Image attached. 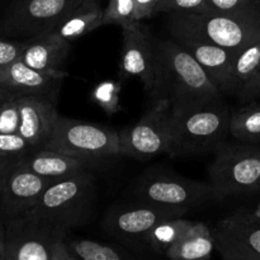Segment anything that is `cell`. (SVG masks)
I'll use <instances>...</instances> for the list:
<instances>
[{
	"label": "cell",
	"mask_w": 260,
	"mask_h": 260,
	"mask_svg": "<svg viewBox=\"0 0 260 260\" xmlns=\"http://www.w3.org/2000/svg\"><path fill=\"white\" fill-rule=\"evenodd\" d=\"M173 38L196 58L222 94L231 93V73L236 53L188 36H173Z\"/></svg>",
	"instance_id": "17"
},
{
	"label": "cell",
	"mask_w": 260,
	"mask_h": 260,
	"mask_svg": "<svg viewBox=\"0 0 260 260\" xmlns=\"http://www.w3.org/2000/svg\"><path fill=\"white\" fill-rule=\"evenodd\" d=\"M141 202L189 211L210 200H216L210 183L188 180L169 174H150L136 188Z\"/></svg>",
	"instance_id": "8"
},
{
	"label": "cell",
	"mask_w": 260,
	"mask_h": 260,
	"mask_svg": "<svg viewBox=\"0 0 260 260\" xmlns=\"http://www.w3.org/2000/svg\"><path fill=\"white\" fill-rule=\"evenodd\" d=\"M4 249H5V228L4 222L0 218V258L4 255Z\"/></svg>",
	"instance_id": "36"
},
{
	"label": "cell",
	"mask_w": 260,
	"mask_h": 260,
	"mask_svg": "<svg viewBox=\"0 0 260 260\" xmlns=\"http://www.w3.org/2000/svg\"><path fill=\"white\" fill-rule=\"evenodd\" d=\"M36 151L19 134H0V157H23Z\"/></svg>",
	"instance_id": "29"
},
{
	"label": "cell",
	"mask_w": 260,
	"mask_h": 260,
	"mask_svg": "<svg viewBox=\"0 0 260 260\" xmlns=\"http://www.w3.org/2000/svg\"><path fill=\"white\" fill-rule=\"evenodd\" d=\"M151 93L156 99H168L172 107L222 99V91L174 38L155 43V84Z\"/></svg>",
	"instance_id": "1"
},
{
	"label": "cell",
	"mask_w": 260,
	"mask_h": 260,
	"mask_svg": "<svg viewBox=\"0 0 260 260\" xmlns=\"http://www.w3.org/2000/svg\"><path fill=\"white\" fill-rule=\"evenodd\" d=\"M19 159L20 157H0V190H2L8 173L10 172V169L14 167V164Z\"/></svg>",
	"instance_id": "35"
},
{
	"label": "cell",
	"mask_w": 260,
	"mask_h": 260,
	"mask_svg": "<svg viewBox=\"0 0 260 260\" xmlns=\"http://www.w3.org/2000/svg\"><path fill=\"white\" fill-rule=\"evenodd\" d=\"M103 15L101 0H73L52 32L73 42L102 27Z\"/></svg>",
	"instance_id": "20"
},
{
	"label": "cell",
	"mask_w": 260,
	"mask_h": 260,
	"mask_svg": "<svg viewBox=\"0 0 260 260\" xmlns=\"http://www.w3.org/2000/svg\"><path fill=\"white\" fill-rule=\"evenodd\" d=\"M137 23L135 19L134 0H109L108 5L104 8L103 25L117 24L123 29Z\"/></svg>",
	"instance_id": "28"
},
{
	"label": "cell",
	"mask_w": 260,
	"mask_h": 260,
	"mask_svg": "<svg viewBox=\"0 0 260 260\" xmlns=\"http://www.w3.org/2000/svg\"><path fill=\"white\" fill-rule=\"evenodd\" d=\"M68 245L71 251L81 260H135L114 246L94 240L79 239L69 241Z\"/></svg>",
	"instance_id": "25"
},
{
	"label": "cell",
	"mask_w": 260,
	"mask_h": 260,
	"mask_svg": "<svg viewBox=\"0 0 260 260\" xmlns=\"http://www.w3.org/2000/svg\"><path fill=\"white\" fill-rule=\"evenodd\" d=\"M172 103L156 99L154 106L135 124L119 132L121 155L147 160L167 154Z\"/></svg>",
	"instance_id": "7"
},
{
	"label": "cell",
	"mask_w": 260,
	"mask_h": 260,
	"mask_svg": "<svg viewBox=\"0 0 260 260\" xmlns=\"http://www.w3.org/2000/svg\"><path fill=\"white\" fill-rule=\"evenodd\" d=\"M260 71V42L236 53L231 73V93H240Z\"/></svg>",
	"instance_id": "23"
},
{
	"label": "cell",
	"mask_w": 260,
	"mask_h": 260,
	"mask_svg": "<svg viewBox=\"0 0 260 260\" xmlns=\"http://www.w3.org/2000/svg\"><path fill=\"white\" fill-rule=\"evenodd\" d=\"M99 160L71 156L51 150H36L18 160V164L25 169L50 179H61L78 173L93 170Z\"/></svg>",
	"instance_id": "18"
},
{
	"label": "cell",
	"mask_w": 260,
	"mask_h": 260,
	"mask_svg": "<svg viewBox=\"0 0 260 260\" xmlns=\"http://www.w3.org/2000/svg\"><path fill=\"white\" fill-rule=\"evenodd\" d=\"M206 0H160L155 9L156 13H200L205 7Z\"/></svg>",
	"instance_id": "30"
},
{
	"label": "cell",
	"mask_w": 260,
	"mask_h": 260,
	"mask_svg": "<svg viewBox=\"0 0 260 260\" xmlns=\"http://www.w3.org/2000/svg\"><path fill=\"white\" fill-rule=\"evenodd\" d=\"M123 43L119 69L127 78L141 81L145 89L152 91L155 84V45L141 23L123 28Z\"/></svg>",
	"instance_id": "14"
},
{
	"label": "cell",
	"mask_w": 260,
	"mask_h": 260,
	"mask_svg": "<svg viewBox=\"0 0 260 260\" xmlns=\"http://www.w3.org/2000/svg\"><path fill=\"white\" fill-rule=\"evenodd\" d=\"M231 114L220 101L172 107L167 154L173 157L217 151L230 134Z\"/></svg>",
	"instance_id": "2"
},
{
	"label": "cell",
	"mask_w": 260,
	"mask_h": 260,
	"mask_svg": "<svg viewBox=\"0 0 260 260\" xmlns=\"http://www.w3.org/2000/svg\"><path fill=\"white\" fill-rule=\"evenodd\" d=\"M5 260H52L65 236L27 217L5 220Z\"/></svg>",
	"instance_id": "10"
},
{
	"label": "cell",
	"mask_w": 260,
	"mask_h": 260,
	"mask_svg": "<svg viewBox=\"0 0 260 260\" xmlns=\"http://www.w3.org/2000/svg\"><path fill=\"white\" fill-rule=\"evenodd\" d=\"M259 94H260V71L258 75H256L255 78L248 84V85H245L243 89H241V91L239 93V96H240V101L246 102L249 101V99L255 98V96L259 95Z\"/></svg>",
	"instance_id": "33"
},
{
	"label": "cell",
	"mask_w": 260,
	"mask_h": 260,
	"mask_svg": "<svg viewBox=\"0 0 260 260\" xmlns=\"http://www.w3.org/2000/svg\"><path fill=\"white\" fill-rule=\"evenodd\" d=\"M200 13L260 17V0H206Z\"/></svg>",
	"instance_id": "26"
},
{
	"label": "cell",
	"mask_w": 260,
	"mask_h": 260,
	"mask_svg": "<svg viewBox=\"0 0 260 260\" xmlns=\"http://www.w3.org/2000/svg\"><path fill=\"white\" fill-rule=\"evenodd\" d=\"M45 150L102 160L121 155L119 132L106 126L58 116Z\"/></svg>",
	"instance_id": "6"
},
{
	"label": "cell",
	"mask_w": 260,
	"mask_h": 260,
	"mask_svg": "<svg viewBox=\"0 0 260 260\" xmlns=\"http://www.w3.org/2000/svg\"><path fill=\"white\" fill-rule=\"evenodd\" d=\"M55 180L41 177L15 162L0 190V218L5 221L27 215Z\"/></svg>",
	"instance_id": "13"
},
{
	"label": "cell",
	"mask_w": 260,
	"mask_h": 260,
	"mask_svg": "<svg viewBox=\"0 0 260 260\" xmlns=\"http://www.w3.org/2000/svg\"><path fill=\"white\" fill-rule=\"evenodd\" d=\"M19 102L18 93L0 88V134H18Z\"/></svg>",
	"instance_id": "27"
},
{
	"label": "cell",
	"mask_w": 260,
	"mask_h": 260,
	"mask_svg": "<svg viewBox=\"0 0 260 260\" xmlns=\"http://www.w3.org/2000/svg\"><path fill=\"white\" fill-rule=\"evenodd\" d=\"M135 2V19L141 23L144 19L151 18L155 14L160 0H134Z\"/></svg>",
	"instance_id": "32"
},
{
	"label": "cell",
	"mask_w": 260,
	"mask_h": 260,
	"mask_svg": "<svg viewBox=\"0 0 260 260\" xmlns=\"http://www.w3.org/2000/svg\"><path fill=\"white\" fill-rule=\"evenodd\" d=\"M173 36H188L239 53L260 42V17L218 13H170Z\"/></svg>",
	"instance_id": "4"
},
{
	"label": "cell",
	"mask_w": 260,
	"mask_h": 260,
	"mask_svg": "<svg viewBox=\"0 0 260 260\" xmlns=\"http://www.w3.org/2000/svg\"><path fill=\"white\" fill-rule=\"evenodd\" d=\"M66 71L52 74L36 70L20 60L0 68V88L25 95H40L55 101Z\"/></svg>",
	"instance_id": "16"
},
{
	"label": "cell",
	"mask_w": 260,
	"mask_h": 260,
	"mask_svg": "<svg viewBox=\"0 0 260 260\" xmlns=\"http://www.w3.org/2000/svg\"><path fill=\"white\" fill-rule=\"evenodd\" d=\"M19 129L18 134L27 140L35 150H41L50 139L58 113L55 101L46 96L18 93Z\"/></svg>",
	"instance_id": "15"
},
{
	"label": "cell",
	"mask_w": 260,
	"mask_h": 260,
	"mask_svg": "<svg viewBox=\"0 0 260 260\" xmlns=\"http://www.w3.org/2000/svg\"><path fill=\"white\" fill-rule=\"evenodd\" d=\"M222 258L260 260V220L236 212L218 221L212 230Z\"/></svg>",
	"instance_id": "12"
},
{
	"label": "cell",
	"mask_w": 260,
	"mask_h": 260,
	"mask_svg": "<svg viewBox=\"0 0 260 260\" xmlns=\"http://www.w3.org/2000/svg\"><path fill=\"white\" fill-rule=\"evenodd\" d=\"M52 260H81V259L71 251V249L69 248L68 243H66L65 239H63V240H61L60 243L56 245Z\"/></svg>",
	"instance_id": "34"
},
{
	"label": "cell",
	"mask_w": 260,
	"mask_h": 260,
	"mask_svg": "<svg viewBox=\"0 0 260 260\" xmlns=\"http://www.w3.org/2000/svg\"><path fill=\"white\" fill-rule=\"evenodd\" d=\"M216 249L215 236L206 223L194 221L189 230L167 251L169 260H210Z\"/></svg>",
	"instance_id": "21"
},
{
	"label": "cell",
	"mask_w": 260,
	"mask_h": 260,
	"mask_svg": "<svg viewBox=\"0 0 260 260\" xmlns=\"http://www.w3.org/2000/svg\"><path fill=\"white\" fill-rule=\"evenodd\" d=\"M194 221L187 220L183 217L170 218V220L162 221L159 225L149 231L144 236L142 241L150 246L154 251L159 254H167V251L172 248L174 244L179 241V239L187 233L193 225Z\"/></svg>",
	"instance_id": "22"
},
{
	"label": "cell",
	"mask_w": 260,
	"mask_h": 260,
	"mask_svg": "<svg viewBox=\"0 0 260 260\" xmlns=\"http://www.w3.org/2000/svg\"><path fill=\"white\" fill-rule=\"evenodd\" d=\"M25 47V41L4 40L0 38V68L19 60Z\"/></svg>",
	"instance_id": "31"
},
{
	"label": "cell",
	"mask_w": 260,
	"mask_h": 260,
	"mask_svg": "<svg viewBox=\"0 0 260 260\" xmlns=\"http://www.w3.org/2000/svg\"><path fill=\"white\" fill-rule=\"evenodd\" d=\"M188 211L141 202L122 206L107 213L103 228L109 235L123 240H141L162 221L183 217Z\"/></svg>",
	"instance_id": "11"
},
{
	"label": "cell",
	"mask_w": 260,
	"mask_h": 260,
	"mask_svg": "<svg viewBox=\"0 0 260 260\" xmlns=\"http://www.w3.org/2000/svg\"><path fill=\"white\" fill-rule=\"evenodd\" d=\"M216 200L254 192L260 188V147L222 145L208 168Z\"/></svg>",
	"instance_id": "5"
},
{
	"label": "cell",
	"mask_w": 260,
	"mask_h": 260,
	"mask_svg": "<svg viewBox=\"0 0 260 260\" xmlns=\"http://www.w3.org/2000/svg\"><path fill=\"white\" fill-rule=\"evenodd\" d=\"M2 260H5V259H4V258H3V259H2Z\"/></svg>",
	"instance_id": "38"
},
{
	"label": "cell",
	"mask_w": 260,
	"mask_h": 260,
	"mask_svg": "<svg viewBox=\"0 0 260 260\" xmlns=\"http://www.w3.org/2000/svg\"><path fill=\"white\" fill-rule=\"evenodd\" d=\"M94 194L95 178L91 170L56 179L23 217L66 236L69 230L88 220Z\"/></svg>",
	"instance_id": "3"
},
{
	"label": "cell",
	"mask_w": 260,
	"mask_h": 260,
	"mask_svg": "<svg viewBox=\"0 0 260 260\" xmlns=\"http://www.w3.org/2000/svg\"><path fill=\"white\" fill-rule=\"evenodd\" d=\"M2 259H3V258H0V260H2Z\"/></svg>",
	"instance_id": "39"
},
{
	"label": "cell",
	"mask_w": 260,
	"mask_h": 260,
	"mask_svg": "<svg viewBox=\"0 0 260 260\" xmlns=\"http://www.w3.org/2000/svg\"><path fill=\"white\" fill-rule=\"evenodd\" d=\"M73 0H15L0 20V33L27 40L52 32Z\"/></svg>",
	"instance_id": "9"
},
{
	"label": "cell",
	"mask_w": 260,
	"mask_h": 260,
	"mask_svg": "<svg viewBox=\"0 0 260 260\" xmlns=\"http://www.w3.org/2000/svg\"><path fill=\"white\" fill-rule=\"evenodd\" d=\"M223 260H240V259H236V258H223Z\"/></svg>",
	"instance_id": "37"
},
{
	"label": "cell",
	"mask_w": 260,
	"mask_h": 260,
	"mask_svg": "<svg viewBox=\"0 0 260 260\" xmlns=\"http://www.w3.org/2000/svg\"><path fill=\"white\" fill-rule=\"evenodd\" d=\"M230 134L243 142L260 141V103L231 114Z\"/></svg>",
	"instance_id": "24"
},
{
	"label": "cell",
	"mask_w": 260,
	"mask_h": 260,
	"mask_svg": "<svg viewBox=\"0 0 260 260\" xmlns=\"http://www.w3.org/2000/svg\"><path fill=\"white\" fill-rule=\"evenodd\" d=\"M70 47V41L50 32L25 40L24 51L19 60L36 70L52 74L62 73V65L68 58Z\"/></svg>",
	"instance_id": "19"
}]
</instances>
